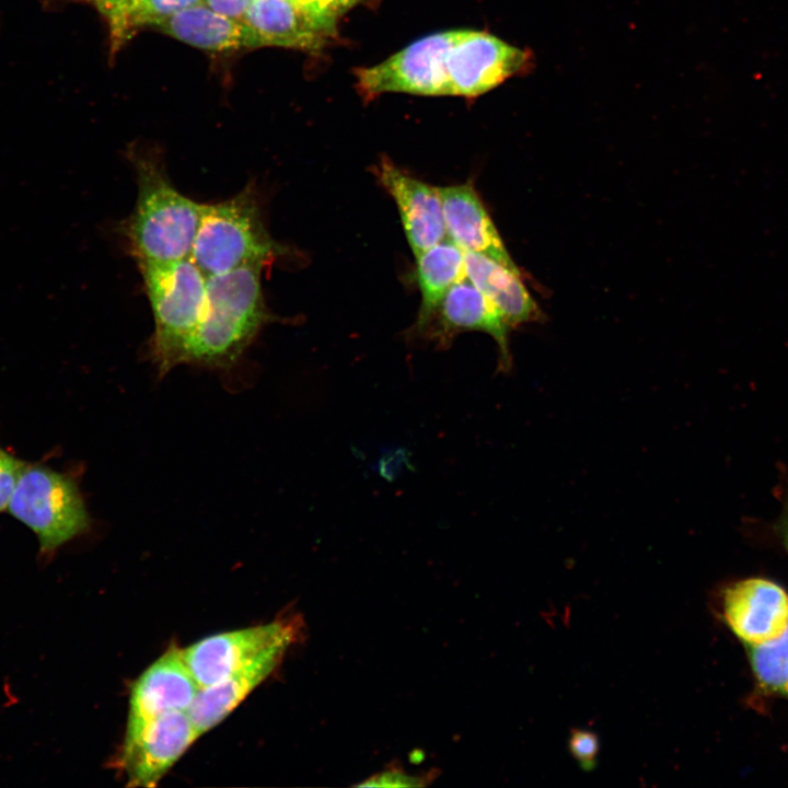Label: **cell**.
Segmentation results:
<instances>
[{"instance_id": "cell-27", "label": "cell", "mask_w": 788, "mask_h": 788, "mask_svg": "<svg viewBox=\"0 0 788 788\" xmlns=\"http://www.w3.org/2000/svg\"><path fill=\"white\" fill-rule=\"evenodd\" d=\"M308 13L314 21L335 34L336 19L333 18L318 0H289Z\"/></svg>"}, {"instance_id": "cell-28", "label": "cell", "mask_w": 788, "mask_h": 788, "mask_svg": "<svg viewBox=\"0 0 788 788\" xmlns=\"http://www.w3.org/2000/svg\"><path fill=\"white\" fill-rule=\"evenodd\" d=\"M780 501L781 508L774 523V529L788 554V482L786 483V489L781 493Z\"/></svg>"}, {"instance_id": "cell-20", "label": "cell", "mask_w": 788, "mask_h": 788, "mask_svg": "<svg viewBox=\"0 0 788 788\" xmlns=\"http://www.w3.org/2000/svg\"><path fill=\"white\" fill-rule=\"evenodd\" d=\"M746 647L758 683L768 692L788 695V626L777 638Z\"/></svg>"}, {"instance_id": "cell-10", "label": "cell", "mask_w": 788, "mask_h": 788, "mask_svg": "<svg viewBox=\"0 0 788 788\" xmlns=\"http://www.w3.org/2000/svg\"><path fill=\"white\" fill-rule=\"evenodd\" d=\"M200 686L190 672L184 649L170 647L134 683L125 733L171 711H188Z\"/></svg>"}, {"instance_id": "cell-14", "label": "cell", "mask_w": 788, "mask_h": 788, "mask_svg": "<svg viewBox=\"0 0 788 788\" xmlns=\"http://www.w3.org/2000/svg\"><path fill=\"white\" fill-rule=\"evenodd\" d=\"M437 313L439 325L432 336L440 344L447 345L455 334L461 332L486 333L497 343L499 369L510 370L512 361L508 337L510 327L494 303L467 278L456 282L448 290Z\"/></svg>"}, {"instance_id": "cell-15", "label": "cell", "mask_w": 788, "mask_h": 788, "mask_svg": "<svg viewBox=\"0 0 788 788\" xmlns=\"http://www.w3.org/2000/svg\"><path fill=\"white\" fill-rule=\"evenodd\" d=\"M243 22L254 46H278L317 53L334 33L289 0H253Z\"/></svg>"}, {"instance_id": "cell-29", "label": "cell", "mask_w": 788, "mask_h": 788, "mask_svg": "<svg viewBox=\"0 0 788 788\" xmlns=\"http://www.w3.org/2000/svg\"><path fill=\"white\" fill-rule=\"evenodd\" d=\"M326 11L336 20L345 12L349 11L360 0H318Z\"/></svg>"}, {"instance_id": "cell-26", "label": "cell", "mask_w": 788, "mask_h": 788, "mask_svg": "<svg viewBox=\"0 0 788 788\" xmlns=\"http://www.w3.org/2000/svg\"><path fill=\"white\" fill-rule=\"evenodd\" d=\"M253 0H202L213 11L230 19L243 22Z\"/></svg>"}, {"instance_id": "cell-25", "label": "cell", "mask_w": 788, "mask_h": 788, "mask_svg": "<svg viewBox=\"0 0 788 788\" xmlns=\"http://www.w3.org/2000/svg\"><path fill=\"white\" fill-rule=\"evenodd\" d=\"M24 464L0 445V512L8 508Z\"/></svg>"}, {"instance_id": "cell-12", "label": "cell", "mask_w": 788, "mask_h": 788, "mask_svg": "<svg viewBox=\"0 0 788 788\" xmlns=\"http://www.w3.org/2000/svg\"><path fill=\"white\" fill-rule=\"evenodd\" d=\"M723 616L745 644H761L780 636L788 626V594L773 581L750 578L723 593Z\"/></svg>"}, {"instance_id": "cell-7", "label": "cell", "mask_w": 788, "mask_h": 788, "mask_svg": "<svg viewBox=\"0 0 788 788\" xmlns=\"http://www.w3.org/2000/svg\"><path fill=\"white\" fill-rule=\"evenodd\" d=\"M460 30L427 35L372 67L356 71L364 96L387 92L424 96L450 95L448 57Z\"/></svg>"}, {"instance_id": "cell-24", "label": "cell", "mask_w": 788, "mask_h": 788, "mask_svg": "<svg viewBox=\"0 0 788 788\" xmlns=\"http://www.w3.org/2000/svg\"><path fill=\"white\" fill-rule=\"evenodd\" d=\"M568 750L579 766L586 770H593L596 766L600 752L598 735L589 730L572 729L568 739Z\"/></svg>"}, {"instance_id": "cell-19", "label": "cell", "mask_w": 788, "mask_h": 788, "mask_svg": "<svg viewBox=\"0 0 788 788\" xmlns=\"http://www.w3.org/2000/svg\"><path fill=\"white\" fill-rule=\"evenodd\" d=\"M416 258V277L421 302L415 329L418 334H422L429 328L448 290L467 276L464 252L450 239L437 243Z\"/></svg>"}, {"instance_id": "cell-18", "label": "cell", "mask_w": 788, "mask_h": 788, "mask_svg": "<svg viewBox=\"0 0 788 788\" xmlns=\"http://www.w3.org/2000/svg\"><path fill=\"white\" fill-rule=\"evenodd\" d=\"M157 27L205 50L255 48L252 33L244 22L224 16L202 2L173 14Z\"/></svg>"}, {"instance_id": "cell-17", "label": "cell", "mask_w": 788, "mask_h": 788, "mask_svg": "<svg viewBox=\"0 0 788 788\" xmlns=\"http://www.w3.org/2000/svg\"><path fill=\"white\" fill-rule=\"evenodd\" d=\"M464 263L467 279L494 303L510 328L543 318L520 274L474 252H464Z\"/></svg>"}, {"instance_id": "cell-22", "label": "cell", "mask_w": 788, "mask_h": 788, "mask_svg": "<svg viewBox=\"0 0 788 788\" xmlns=\"http://www.w3.org/2000/svg\"><path fill=\"white\" fill-rule=\"evenodd\" d=\"M92 3L106 19L112 39V51H116L134 33L129 20L130 0H85Z\"/></svg>"}, {"instance_id": "cell-8", "label": "cell", "mask_w": 788, "mask_h": 788, "mask_svg": "<svg viewBox=\"0 0 788 788\" xmlns=\"http://www.w3.org/2000/svg\"><path fill=\"white\" fill-rule=\"evenodd\" d=\"M533 67L532 51L487 32L460 30L448 57L450 95L476 97Z\"/></svg>"}, {"instance_id": "cell-3", "label": "cell", "mask_w": 788, "mask_h": 788, "mask_svg": "<svg viewBox=\"0 0 788 788\" xmlns=\"http://www.w3.org/2000/svg\"><path fill=\"white\" fill-rule=\"evenodd\" d=\"M137 265L154 322L149 355L159 376H163L185 364L204 313L207 277L190 257Z\"/></svg>"}, {"instance_id": "cell-2", "label": "cell", "mask_w": 788, "mask_h": 788, "mask_svg": "<svg viewBox=\"0 0 788 788\" xmlns=\"http://www.w3.org/2000/svg\"><path fill=\"white\" fill-rule=\"evenodd\" d=\"M266 266L247 265L207 277L206 301L185 364L229 368L270 320L262 274Z\"/></svg>"}, {"instance_id": "cell-9", "label": "cell", "mask_w": 788, "mask_h": 788, "mask_svg": "<svg viewBox=\"0 0 788 788\" xmlns=\"http://www.w3.org/2000/svg\"><path fill=\"white\" fill-rule=\"evenodd\" d=\"M188 711H171L125 733L119 764L131 787H155L199 738Z\"/></svg>"}, {"instance_id": "cell-13", "label": "cell", "mask_w": 788, "mask_h": 788, "mask_svg": "<svg viewBox=\"0 0 788 788\" xmlns=\"http://www.w3.org/2000/svg\"><path fill=\"white\" fill-rule=\"evenodd\" d=\"M437 189L449 239L463 252L486 255L520 274L474 186L465 183Z\"/></svg>"}, {"instance_id": "cell-5", "label": "cell", "mask_w": 788, "mask_h": 788, "mask_svg": "<svg viewBox=\"0 0 788 788\" xmlns=\"http://www.w3.org/2000/svg\"><path fill=\"white\" fill-rule=\"evenodd\" d=\"M8 509L34 532L43 559L85 533L91 523L77 480L44 464H24Z\"/></svg>"}, {"instance_id": "cell-23", "label": "cell", "mask_w": 788, "mask_h": 788, "mask_svg": "<svg viewBox=\"0 0 788 788\" xmlns=\"http://www.w3.org/2000/svg\"><path fill=\"white\" fill-rule=\"evenodd\" d=\"M438 776L437 770H430L422 774H408L396 763H392L383 770L373 774L362 783L357 784L359 787H425L431 784Z\"/></svg>"}, {"instance_id": "cell-1", "label": "cell", "mask_w": 788, "mask_h": 788, "mask_svg": "<svg viewBox=\"0 0 788 788\" xmlns=\"http://www.w3.org/2000/svg\"><path fill=\"white\" fill-rule=\"evenodd\" d=\"M137 199L117 230L136 263H165L190 256L202 204L182 194L171 182L157 150L132 148Z\"/></svg>"}, {"instance_id": "cell-4", "label": "cell", "mask_w": 788, "mask_h": 788, "mask_svg": "<svg viewBox=\"0 0 788 788\" xmlns=\"http://www.w3.org/2000/svg\"><path fill=\"white\" fill-rule=\"evenodd\" d=\"M281 254L263 218L254 184L236 195L202 204L192 260L206 277L247 265H270Z\"/></svg>"}, {"instance_id": "cell-6", "label": "cell", "mask_w": 788, "mask_h": 788, "mask_svg": "<svg viewBox=\"0 0 788 788\" xmlns=\"http://www.w3.org/2000/svg\"><path fill=\"white\" fill-rule=\"evenodd\" d=\"M304 629L302 616L289 612L267 624L202 638L184 649V658L202 688L222 681L273 648L299 642Z\"/></svg>"}, {"instance_id": "cell-21", "label": "cell", "mask_w": 788, "mask_h": 788, "mask_svg": "<svg viewBox=\"0 0 788 788\" xmlns=\"http://www.w3.org/2000/svg\"><path fill=\"white\" fill-rule=\"evenodd\" d=\"M201 2L202 0H130L131 30L135 32L142 26H157L173 14Z\"/></svg>"}, {"instance_id": "cell-11", "label": "cell", "mask_w": 788, "mask_h": 788, "mask_svg": "<svg viewBox=\"0 0 788 788\" xmlns=\"http://www.w3.org/2000/svg\"><path fill=\"white\" fill-rule=\"evenodd\" d=\"M380 184L394 199L415 256L443 241L447 230L437 187L430 186L382 158L374 167Z\"/></svg>"}, {"instance_id": "cell-16", "label": "cell", "mask_w": 788, "mask_h": 788, "mask_svg": "<svg viewBox=\"0 0 788 788\" xmlns=\"http://www.w3.org/2000/svg\"><path fill=\"white\" fill-rule=\"evenodd\" d=\"M289 647L273 648L222 681L199 690L188 715L199 733L220 723L281 663Z\"/></svg>"}]
</instances>
